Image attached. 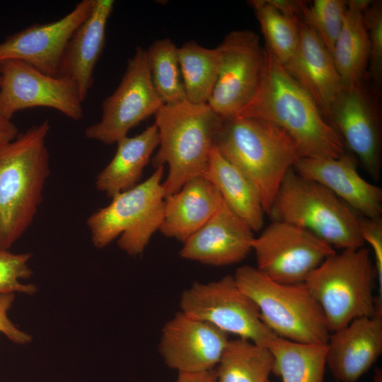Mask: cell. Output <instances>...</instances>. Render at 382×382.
I'll return each mask as SVG.
<instances>
[{"label":"cell","mask_w":382,"mask_h":382,"mask_svg":"<svg viewBox=\"0 0 382 382\" xmlns=\"http://www.w3.org/2000/svg\"><path fill=\"white\" fill-rule=\"evenodd\" d=\"M223 200L203 175L187 181L176 192L165 197L158 231L165 236L185 242L219 210Z\"/></svg>","instance_id":"obj_22"},{"label":"cell","mask_w":382,"mask_h":382,"mask_svg":"<svg viewBox=\"0 0 382 382\" xmlns=\"http://www.w3.org/2000/svg\"><path fill=\"white\" fill-rule=\"evenodd\" d=\"M376 280L371 250L362 246L335 252L304 284L322 308L332 332L357 318L382 314L381 301L374 293Z\"/></svg>","instance_id":"obj_5"},{"label":"cell","mask_w":382,"mask_h":382,"mask_svg":"<svg viewBox=\"0 0 382 382\" xmlns=\"http://www.w3.org/2000/svg\"><path fill=\"white\" fill-rule=\"evenodd\" d=\"M228 341L226 332L179 311L163 327L158 349L169 368L197 373L213 370Z\"/></svg>","instance_id":"obj_14"},{"label":"cell","mask_w":382,"mask_h":382,"mask_svg":"<svg viewBox=\"0 0 382 382\" xmlns=\"http://www.w3.org/2000/svg\"><path fill=\"white\" fill-rule=\"evenodd\" d=\"M163 105L152 83L146 49L138 47L120 84L103 101L101 119L86 127L85 136L108 145L116 144Z\"/></svg>","instance_id":"obj_11"},{"label":"cell","mask_w":382,"mask_h":382,"mask_svg":"<svg viewBox=\"0 0 382 382\" xmlns=\"http://www.w3.org/2000/svg\"><path fill=\"white\" fill-rule=\"evenodd\" d=\"M293 169L325 187L357 213L381 217L382 190L361 176L354 156L346 153L338 158H301Z\"/></svg>","instance_id":"obj_18"},{"label":"cell","mask_w":382,"mask_h":382,"mask_svg":"<svg viewBox=\"0 0 382 382\" xmlns=\"http://www.w3.org/2000/svg\"><path fill=\"white\" fill-rule=\"evenodd\" d=\"M18 134V127L11 120L0 114V144L12 141Z\"/></svg>","instance_id":"obj_37"},{"label":"cell","mask_w":382,"mask_h":382,"mask_svg":"<svg viewBox=\"0 0 382 382\" xmlns=\"http://www.w3.org/2000/svg\"><path fill=\"white\" fill-rule=\"evenodd\" d=\"M268 215L306 230L333 248L364 246L358 213L320 183L299 175H286Z\"/></svg>","instance_id":"obj_6"},{"label":"cell","mask_w":382,"mask_h":382,"mask_svg":"<svg viewBox=\"0 0 382 382\" xmlns=\"http://www.w3.org/2000/svg\"><path fill=\"white\" fill-rule=\"evenodd\" d=\"M256 268L271 279L284 284L304 282L335 248L296 226L273 221L252 242Z\"/></svg>","instance_id":"obj_12"},{"label":"cell","mask_w":382,"mask_h":382,"mask_svg":"<svg viewBox=\"0 0 382 382\" xmlns=\"http://www.w3.org/2000/svg\"><path fill=\"white\" fill-rule=\"evenodd\" d=\"M248 4L259 22L265 49L284 65L297 47L301 19L282 13L270 0H251Z\"/></svg>","instance_id":"obj_29"},{"label":"cell","mask_w":382,"mask_h":382,"mask_svg":"<svg viewBox=\"0 0 382 382\" xmlns=\"http://www.w3.org/2000/svg\"><path fill=\"white\" fill-rule=\"evenodd\" d=\"M274 364L268 347L239 337L229 340L215 370L216 382H266Z\"/></svg>","instance_id":"obj_27"},{"label":"cell","mask_w":382,"mask_h":382,"mask_svg":"<svg viewBox=\"0 0 382 382\" xmlns=\"http://www.w3.org/2000/svg\"><path fill=\"white\" fill-rule=\"evenodd\" d=\"M164 166L132 188L121 192L111 202L87 219L91 242L103 248L119 237V248L129 255H141L163 221L166 197L162 178Z\"/></svg>","instance_id":"obj_8"},{"label":"cell","mask_w":382,"mask_h":382,"mask_svg":"<svg viewBox=\"0 0 382 382\" xmlns=\"http://www.w3.org/2000/svg\"><path fill=\"white\" fill-rule=\"evenodd\" d=\"M93 4V0L81 1L60 19L36 23L7 37L0 42V63L19 60L45 74L57 76L66 46Z\"/></svg>","instance_id":"obj_15"},{"label":"cell","mask_w":382,"mask_h":382,"mask_svg":"<svg viewBox=\"0 0 382 382\" xmlns=\"http://www.w3.org/2000/svg\"><path fill=\"white\" fill-rule=\"evenodd\" d=\"M268 348L274 360L272 373L282 382H323L326 344L301 343L275 335Z\"/></svg>","instance_id":"obj_26"},{"label":"cell","mask_w":382,"mask_h":382,"mask_svg":"<svg viewBox=\"0 0 382 382\" xmlns=\"http://www.w3.org/2000/svg\"><path fill=\"white\" fill-rule=\"evenodd\" d=\"M154 116L159 144L151 161L155 168L168 166L162 183L167 197L189 180L203 175L221 117L207 103L187 100L163 105Z\"/></svg>","instance_id":"obj_4"},{"label":"cell","mask_w":382,"mask_h":382,"mask_svg":"<svg viewBox=\"0 0 382 382\" xmlns=\"http://www.w3.org/2000/svg\"><path fill=\"white\" fill-rule=\"evenodd\" d=\"M202 175L216 189L224 203L253 231L262 228L265 212L256 187L214 146Z\"/></svg>","instance_id":"obj_24"},{"label":"cell","mask_w":382,"mask_h":382,"mask_svg":"<svg viewBox=\"0 0 382 382\" xmlns=\"http://www.w3.org/2000/svg\"><path fill=\"white\" fill-rule=\"evenodd\" d=\"M1 71H0V85H1Z\"/></svg>","instance_id":"obj_38"},{"label":"cell","mask_w":382,"mask_h":382,"mask_svg":"<svg viewBox=\"0 0 382 382\" xmlns=\"http://www.w3.org/2000/svg\"><path fill=\"white\" fill-rule=\"evenodd\" d=\"M30 257V253L16 254L0 249V294L21 292L32 295L37 291L35 284L21 282L33 274L28 265Z\"/></svg>","instance_id":"obj_32"},{"label":"cell","mask_w":382,"mask_h":382,"mask_svg":"<svg viewBox=\"0 0 382 382\" xmlns=\"http://www.w3.org/2000/svg\"><path fill=\"white\" fill-rule=\"evenodd\" d=\"M114 4L113 0H93L89 14L70 37L59 64L57 76L74 81L83 101L93 83L95 66L104 47Z\"/></svg>","instance_id":"obj_21"},{"label":"cell","mask_w":382,"mask_h":382,"mask_svg":"<svg viewBox=\"0 0 382 382\" xmlns=\"http://www.w3.org/2000/svg\"><path fill=\"white\" fill-rule=\"evenodd\" d=\"M369 44V69L376 85L379 86L382 76V2L376 1L369 4L364 11Z\"/></svg>","instance_id":"obj_33"},{"label":"cell","mask_w":382,"mask_h":382,"mask_svg":"<svg viewBox=\"0 0 382 382\" xmlns=\"http://www.w3.org/2000/svg\"><path fill=\"white\" fill-rule=\"evenodd\" d=\"M381 352L382 314L357 318L330 334L326 366L337 382H356Z\"/></svg>","instance_id":"obj_19"},{"label":"cell","mask_w":382,"mask_h":382,"mask_svg":"<svg viewBox=\"0 0 382 382\" xmlns=\"http://www.w3.org/2000/svg\"><path fill=\"white\" fill-rule=\"evenodd\" d=\"M251 228L223 202L219 210L183 243L180 257L212 266L244 260L252 250Z\"/></svg>","instance_id":"obj_17"},{"label":"cell","mask_w":382,"mask_h":382,"mask_svg":"<svg viewBox=\"0 0 382 382\" xmlns=\"http://www.w3.org/2000/svg\"><path fill=\"white\" fill-rule=\"evenodd\" d=\"M48 120L0 144V249L9 250L33 223L50 173Z\"/></svg>","instance_id":"obj_2"},{"label":"cell","mask_w":382,"mask_h":382,"mask_svg":"<svg viewBox=\"0 0 382 382\" xmlns=\"http://www.w3.org/2000/svg\"><path fill=\"white\" fill-rule=\"evenodd\" d=\"M369 0L347 1L343 24L332 57L344 87L361 83L369 60V44L364 11Z\"/></svg>","instance_id":"obj_25"},{"label":"cell","mask_w":382,"mask_h":382,"mask_svg":"<svg viewBox=\"0 0 382 382\" xmlns=\"http://www.w3.org/2000/svg\"><path fill=\"white\" fill-rule=\"evenodd\" d=\"M327 121L365 170L377 180L381 173L379 126L361 83L343 88L331 105Z\"/></svg>","instance_id":"obj_16"},{"label":"cell","mask_w":382,"mask_h":382,"mask_svg":"<svg viewBox=\"0 0 382 382\" xmlns=\"http://www.w3.org/2000/svg\"><path fill=\"white\" fill-rule=\"evenodd\" d=\"M265 59L259 89L250 103L236 117L271 122L297 144L302 158H338L346 146L323 116L308 93L265 48Z\"/></svg>","instance_id":"obj_1"},{"label":"cell","mask_w":382,"mask_h":382,"mask_svg":"<svg viewBox=\"0 0 382 382\" xmlns=\"http://www.w3.org/2000/svg\"><path fill=\"white\" fill-rule=\"evenodd\" d=\"M214 147L252 182L267 214L286 175L302 158L284 129L252 117H221Z\"/></svg>","instance_id":"obj_3"},{"label":"cell","mask_w":382,"mask_h":382,"mask_svg":"<svg viewBox=\"0 0 382 382\" xmlns=\"http://www.w3.org/2000/svg\"><path fill=\"white\" fill-rule=\"evenodd\" d=\"M233 277L275 335L301 343L327 344L330 332L323 312L304 282L280 283L249 265L238 267Z\"/></svg>","instance_id":"obj_7"},{"label":"cell","mask_w":382,"mask_h":382,"mask_svg":"<svg viewBox=\"0 0 382 382\" xmlns=\"http://www.w3.org/2000/svg\"><path fill=\"white\" fill-rule=\"evenodd\" d=\"M0 114L6 118L35 107L57 110L73 120L83 117V101L71 79L45 74L19 60L0 63Z\"/></svg>","instance_id":"obj_13"},{"label":"cell","mask_w":382,"mask_h":382,"mask_svg":"<svg viewBox=\"0 0 382 382\" xmlns=\"http://www.w3.org/2000/svg\"><path fill=\"white\" fill-rule=\"evenodd\" d=\"M116 152L96 180L98 190L108 197L137 185L143 170L159 144V134L155 124L134 137L126 136L117 143Z\"/></svg>","instance_id":"obj_23"},{"label":"cell","mask_w":382,"mask_h":382,"mask_svg":"<svg viewBox=\"0 0 382 382\" xmlns=\"http://www.w3.org/2000/svg\"><path fill=\"white\" fill-rule=\"evenodd\" d=\"M347 10L345 0H315L306 4L301 20L319 37L332 54Z\"/></svg>","instance_id":"obj_31"},{"label":"cell","mask_w":382,"mask_h":382,"mask_svg":"<svg viewBox=\"0 0 382 382\" xmlns=\"http://www.w3.org/2000/svg\"><path fill=\"white\" fill-rule=\"evenodd\" d=\"M15 299V294H0V332L17 345L32 341V336L18 329L8 318L7 312Z\"/></svg>","instance_id":"obj_35"},{"label":"cell","mask_w":382,"mask_h":382,"mask_svg":"<svg viewBox=\"0 0 382 382\" xmlns=\"http://www.w3.org/2000/svg\"><path fill=\"white\" fill-rule=\"evenodd\" d=\"M146 52L152 83L163 105L187 100L175 44L168 37L159 39Z\"/></svg>","instance_id":"obj_30"},{"label":"cell","mask_w":382,"mask_h":382,"mask_svg":"<svg viewBox=\"0 0 382 382\" xmlns=\"http://www.w3.org/2000/svg\"><path fill=\"white\" fill-rule=\"evenodd\" d=\"M284 66L308 93L327 120L331 105L344 86L332 55L301 21L297 47Z\"/></svg>","instance_id":"obj_20"},{"label":"cell","mask_w":382,"mask_h":382,"mask_svg":"<svg viewBox=\"0 0 382 382\" xmlns=\"http://www.w3.org/2000/svg\"><path fill=\"white\" fill-rule=\"evenodd\" d=\"M266 382H272V381H271L268 380V381H266Z\"/></svg>","instance_id":"obj_39"},{"label":"cell","mask_w":382,"mask_h":382,"mask_svg":"<svg viewBox=\"0 0 382 382\" xmlns=\"http://www.w3.org/2000/svg\"><path fill=\"white\" fill-rule=\"evenodd\" d=\"M218 47L219 72L207 104L221 117H236L259 89L265 50L259 36L249 30L230 32Z\"/></svg>","instance_id":"obj_10"},{"label":"cell","mask_w":382,"mask_h":382,"mask_svg":"<svg viewBox=\"0 0 382 382\" xmlns=\"http://www.w3.org/2000/svg\"><path fill=\"white\" fill-rule=\"evenodd\" d=\"M360 235L374 252L376 280L378 284V299L382 301V220L381 217L361 218Z\"/></svg>","instance_id":"obj_34"},{"label":"cell","mask_w":382,"mask_h":382,"mask_svg":"<svg viewBox=\"0 0 382 382\" xmlns=\"http://www.w3.org/2000/svg\"><path fill=\"white\" fill-rule=\"evenodd\" d=\"M175 382H216L215 370L197 373H178Z\"/></svg>","instance_id":"obj_36"},{"label":"cell","mask_w":382,"mask_h":382,"mask_svg":"<svg viewBox=\"0 0 382 382\" xmlns=\"http://www.w3.org/2000/svg\"><path fill=\"white\" fill-rule=\"evenodd\" d=\"M180 311L208 322L227 334L268 347L275 335L260 318L257 305L226 275L207 283L195 282L180 298Z\"/></svg>","instance_id":"obj_9"},{"label":"cell","mask_w":382,"mask_h":382,"mask_svg":"<svg viewBox=\"0 0 382 382\" xmlns=\"http://www.w3.org/2000/svg\"><path fill=\"white\" fill-rule=\"evenodd\" d=\"M178 57L187 100L207 103L217 79L219 47L207 48L191 40L178 47Z\"/></svg>","instance_id":"obj_28"}]
</instances>
